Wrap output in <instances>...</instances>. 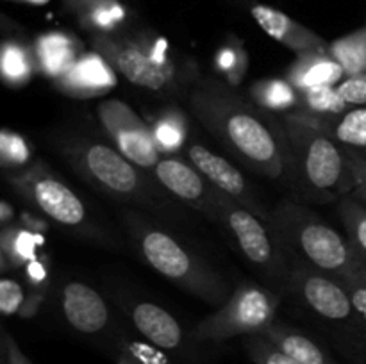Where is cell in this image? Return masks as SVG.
Masks as SVG:
<instances>
[{
	"mask_svg": "<svg viewBox=\"0 0 366 364\" xmlns=\"http://www.w3.org/2000/svg\"><path fill=\"white\" fill-rule=\"evenodd\" d=\"M152 171L161 188L193 209L200 211L209 220H217L214 188L192 163L174 156H164Z\"/></svg>",
	"mask_w": 366,
	"mask_h": 364,
	"instance_id": "cell-13",
	"label": "cell"
},
{
	"mask_svg": "<svg viewBox=\"0 0 366 364\" xmlns=\"http://www.w3.org/2000/svg\"><path fill=\"white\" fill-rule=\"evenodd\" d=\"M338 213L361 278H366V206L352 196H343Z\"/></svg>",
	"mask_w": 366,
	"mask_h": 364,
	"instance_id": "cell-24",
	"label": "cell"
},
{
	"mask_svg": "<svg viewBox=\"0 0 366 364\" xmlns=\"http://www.w3.org/2000/svg\"><path fill=\"white\" fill-rule=\"evenodd\" d=\"M32 46H34L36 66L54 82L64 77L74 68L79 57L84 54L74 36L61 31L45 32V34L38 36Z\"/></svg>",
	"mask_w": 366,
	"mask_h": 364,
	"instance_id": "cell-18",
	"label": "cell"
},
{
	"mask_svg": "<svg viewBox=\"0 0 366 364\" xmlns=\"http://www.w3.org/2000/svg\"><path fill=\"white\" fill-rule=\"evenodd\" d=\"M349 109L350 106L340 96L336 86H317L299 91V109L295 113L311 116H336Z\"/></svg>",
	"mask_w": 366,
	"mask_h": 364,
	"instance_id": "cell-28",
	"label": "cell"
},
{
	"mask_svg": "<svg viewBox=\"0 0 366 364\" xmlns=\"http://www.w3.org/2000/svg\"><path fill=\"white\" fill-rule=\"evenodd\" d=\"M25 293L21 285L13 278L4 277L0 280V313L4 316H14L20 314L21 307L25 303Z\"/></svg>",
	"mask_w": 366,
	"mask_h": 364,
	"instance_id": "cell-34",
	"label": "cell"
},
{
	"mask_svg": "<svg viewBox=\"0 0 366 364\" xmlns=\"http://www.w3.org/2000/svg\"><path fill=\"white\" fill-rule=\"evenodd\" d=\"M214 66L220 74L225 75V81L231 86H236L247 71V54L238 39H231L218 50L214 57Z\"/></svg>",
	"mask_w": 366,
	"mask_h": 364,
	"instance_id": "cell-31",
	"label": "cell"
},
{
	"mask_svg": "<svg viewBox=\"0 0 366 364\" xmlns=\"http://www.w3.org/2000/svg\"><path fill=\"white\" fill-rule=\"evenodd\" d=\"M64 2V7H66L68 11H71V13H81L82 9H84L86 6H89L92 2H95V0H63Z\"/></svg>",
	"mask_w": 366,
	"mask_h": 364,
	"instance_id": "cell-41",
	"label": "cell"
},
{
	"mask_svg": "<svg viewBox=\"0 0 366 364\" xmlns=\"http://www.w3.org/2000/svg\"><path fill=\"white\" fill-rule=\"evenodd\" d=\"M263 335H267L286 353L295 357L300 364H338L332 359L331 353L324 346L318 345L313 338L288 325L275 321L263 332Z\"/></svg>",
	"mask_w": 366,
	"mask_h": 364,
	"instance_id": "cell-21",
	"label": "cell"
},
{
	"mask_svg": "<svg viewBox=\"0 0 366 364\" xmlns=\"http://www.w3.org/2000/svg\"><path fill=\"white\" fill-rule=\"evenodd\" d=\"M64 156L89 184L111 198L138 203H152L156 200L149 178L114 146L86 138L68 143Z\"/></svg>",
	"mask_w": 366,
	"mask_h": 364,
	"instance_id": "cell-6",
	"label": "cell"
},
{
	"mask_svg": "<svg viewBox=\"0 0 366 364\" xmlns=\"http://www.w3.org/2000/svg\"><path fill=\"white\" fill-rule=\"evenodd\" d=\"M186 156H188L189 163L206 177V181L213 188L231 196L232 200L242 203L245 209L252 211L261 220L272 223V213L264 209V206L256 196L245 175L231 161L218 156V153H214L213 150L200 145V143H189L188 148H186Z\"/></svg>",
	"mask_w": 366,
	"mask_h": 364,
	"instance_id": "cell-12",
	"label": "cell"
},
{
	"mask_svg": "<svg viewBox=\"0 0 366 364\" xmlns=\"http://www.w3.org/2000/svg\"><path fill=\"white\" fill-rule=\"evenodd\" d=\"M61 309L68 325L81 334H99L109 323L106 300L86 282L71 280L64 285Z\"/></svg>",
	"mask_w": 366,
	"mask_h": 364,
	"instance_id": "cell-14",
	"label": "cell"
},
{
	"mask_svg": "<svg viewBox=\"0 0 366 364\" xmlns=\"http://www.w3.org/2000/svg\"><path fill=\"white\" fill-rule=\"evenodd\" d=\"M217 220L231 232L238 250L247 263L264 278L268 284L288 285L290 270L288 250L282 245L274 225L261 220L252 211L232 200L214 188Z\"/></svg>",
	"mask_w": 366,
	"mask_h": 364,
	"instance_id": "cell-5",
	"label": "cell"
},
{
	"mask_svg": "<svg viewBox=\"0 0 366 364\" xmlns=\"http://www.w3.org/2000/svg\"><path fill=\"white\" fill-rule=\"evenodd\" d=\"M92 46L129 82L150 91H170L177 86L175 63H159L147 46V36L93 34Z\"/></svg>",
	"mask_w": 366,
	"mask_h": 364,
	"instance_id": "cell-8",
	"label": "cell"
},
{
	"mask_svg": "<svg viewBox=\"0 0 366 364\" xmlns=\"http://www.w3.org/2000/svg\"><path fill=\"white\" fill-rule=\"evenodd\" d=\"M336 89L350 107L366 106V71L365 74L349 75L336 86Z\"/></svg>",
	"mask_w": 366,
	"mask_h": 364,
	"instance_id": "cell-35",
	"label": "cell"
},
{
	"mask_svg": "<svg viewBox=\"0 0 366 364\" xmlns=\"http://www.w3.org/2000/svg\"><path fill=\"white\" fill-rule=\"evenodd\" d=\"M352 168H354V178H356V188L352 191V198L360 200L361 203H366V157L361 153L352 152Z\"/></svg>",
	"mask_w": 366,
	"mask_h": 364,
	"instance_id": "cell-37",
	"label": "cell"
},
{
	"mask_svg": "<svg viewBox=\"0 0 366 364\" xmlns=\"http://www.w3.org/2000/svg\"><path fill=\"white\" fill-rule=\"evenodd\" d=\"M117 364H168L163 350L150 345L149 341L125 339L117 353Z\"/></svg>",
	"mask_w": 366,
	"mask_h": 364,
	"instance_id": "cell-33",
	"label": "cell"
},
{
	"mask_svg": "<svg viewBox=\"0 0 366 364\" xmlns=\"http://www.w3.org/2000/svg\"><path fill=\"white\" fill-rule=\"evenodd\" d=\"M250 100L270 113H295L299 109V91L286 79H263L249 89Z\"/></svg>",
	"mask_w": 366,
	"mask_h": 364,
	"instance_id": "cell-25",
	"label": "cell"
},
{
	"mask_svg": "<svg viewBox=\"0 0 366 364\" xmlns=\"http://www.w3.org/2000/svg\"><path fill=\"white\" fill-rule=\"evenodd\" d=\"M32 148L24 136L11 128L0 132V163L7 175L20 173L31 166Z\"/></svg>",
	"mask_w": 366,
	"mask_h": 364,
	"instance_id": "cell-30",
	"label": "cell"
},
{
	"mask_svg": "<svg viewBox=\"0 0 366 364\" xmlns=\"http://www.w3.org/2000/svg\"><path fill=\"white\" fill-rule=\"evenodd\" d=\"M131 320L136 330L163 352H175L184 343V330L181 323L163 309L152 302H139L131 309Z\"/></svg>",
	"mask_w": 366,
	"mask_h": 364,
	"instance_id": "cell-17",
	"label": "cell"
},
{
	"mask_svg": "<svg viewBox=\"0 0 366 364\" xmlns=\"http://www.w3.org/2000/svg\"><path fill=\"white\" fill-rule=\"evenodd\" d=\"M343 284L349 291L354 309L366 323V278H354V280H345Z\"/></svg>",
	"mask_w": 366,
	"mask_h": 364,
	"instance_id": "cell-38",
	"label": "cell"
},
{
	"mask_svg": "<svg viewBox=\"0 0 366 364\" xmlns=\"http://www.w3.org/2000/svg\"><path fill=\"white\" fill-rule=\"evenodd\" d=\"M99 120L114 148L143 170H154L163 159L152 127L136 114L131 106L118 98L100 102Z\"/></svg>",
	"mask_w": 366,
	"mask_h": 364,
	"instance_id": "cell-11",
	"label": "cell"
},
{
	"mask_svg": "<svg viewBox=\"0 0 366 364\" xmlns=\"http://www.w3.org/2000/svg\"><path fill=\"white\" fill-rule=\"evenodd\" d=\"M243 346L254 364H300L295 357L279 348L274 341H270L263 334L247 335Z\"/></svg>",
	"mask_w": 366,
	"mask_h": 364,
	"instance_id": "cell-32",
	"label": "cell"
},
{
	"mask_svg": "<svg viewBox=\"0 0 366 364\" xmlns=\"http://www.w3.org/2000/svg\"><path fill=\"white\" fill-rule=\"evenodd\" d=\"M41 243V236L21 223H11L2 227L0 236V264L2 270L9 268H25L36 257V248Z\"/></svg>",
	"mask_w": 366,
	"mask_h": 364,
	"instance_id": "cell-22",
	"label": "cell"
},
{
	"mask_svg": "<svg viewBox=\"0 0 366 364\" xmlns=\"http://www.w3.org/2000/svg\"><path fill=\"white\" fill-rule=\"evenodd\" d=\"M345 77L342 64L331 56L329 50H322L297 56L286 70L285 79L297 91H304L317 86H338Z\"/></svg>",
	"mask_w": 366,
	"mask_h": 364,
	"instance_id": "cell-19",
	"label": "cell"
},
{
	"mask_svg": "<svg viewBox=\"0 0 366 364\" xmlns=\"http://www.w3.org/2000/svg\"><path fill=\"white\" fill-rule=\"evenodd\" d=\"M365 27H366V25H365Z\"/></svg>",
	"mask_w": 366,
	"mask_h": 364,
	"instance_id": "cell-44",
	"label": "cell"
},
{
	"mask_svg": "<svg viewBox=\"0 0 366 364\" xmlns=\"http://www.w3.org/2000/svg\"><path fill=\"white\" fill-rule=\"evenodd\" d=\"M252 18L256 24L267 32L270 38L285 45L297 56L306 52H322V50H329V43L325 41L322 36L307 29L306 25L299 24L288 16L282 11L275 9L272 6H264V4H256L250 9Z\"/></svg>",
	"mask_w": 366,
	"mask_h": 364,
	"instance_id": "cell-15",
	"label": "cell"
},
{
	"mask_svg": "<svg viewBox=\"0 0 366 364\" xmlns=\"http://www.w3.org/2000/svg\"><path fill=\"white\" fill-rule=\"evenodd\" d=\"M331 56L342 64L345 75H357L366 71V27L329 43Z\"/></svg>",
	"mask_w": 366,
	"mask_h": 364,
	"instance_id": "cell-29",
	"label": "cell"
},
{
	"mask_svg": "<svg viewBox=\"0 0 366 364\" xmlns=\"http://www.w3.org/2000/svg\"><path fill=\"white\" fill-rule=\"evenodd\" d=\"M127 223L139 253L157 273L209 305L220 307L227 302L231 284L174 234L136 216Z\"/></svg>",
	"mask_w": 366,
	"mask_h": 364,
	"instance_id": "cell-3",
	"label": "cell"
},
{
	"mask_svg": "<svg viewBox=\"0 0 366 364\" xmlns=\"http://www.w3.org/2000/svg\"><path fill=\"white\" fill-rule=\"evenodd\" d=\"M0 348H2V364H32L24 350L20 348L16 339L7 330H2Z\"/></svg>",
	"mask_w": 366,
	"mask_h": 364,
	"instance_id": "cell-36",
	"label": "cell"
},
{
	"mask_svg": "<svg viewBox=\"0 0 366 364\" xmlns=\"http://www.w3.org/2000/svg\"><path fill=\"white\" fill-rule=\"evenodd\" d=\"M50 0H24V4H31V6H45Z\"/></svg>",
	"mask_w": 366,
	"mask_h": 364,
	"instance_id": "cell-42",
	"label": "cell"
},
{
	"mask_svg": "<svg viewBox=\"0 0 366 364\" xmlns=\"http://www.w3.org/2000/svg\"><path fill=\"white\" fill-rule=\"evenodd\" d=\"M272 225L293 259L342 282L361 278L349 239L299 203L286 200L272 213Z\"/></svg>",
	"mask_w": 366,
	"mask_h": 364,
	"instance_id": "cell-4",
	"label": "cell"
},
{
	"mask_svg": "<svg viewBox=\"0 0 366 364\" xmlns=\"http://www.w3.org/2000/svg\"><path fill=\"white\" fill-rule=\"evenodd\" d=\"M193 116L250 170L290 181V145L282 120L245 100L227 81L200 77L188 96Z\"/></svg>",
	"mask_w": 366,
	"mask_h": 364,
	"instance_id": "cell-1",
	"label": "cell"
},
{
	"mask_svg": "<svg viewBox=\"0 0 366 364\" xmlns=\"http://www.w3.org/2000/svg\"><path fill=\"white\" fill-rule=\"evenodd\" d=\"M281 295L256 282H239L227 302L217 307L193 328L195 341H227L232 338L263 334L275 323Z\"/></svg>",
	"mask_w": 366,
	"mask_h": 364,
	"instance_id": "cell-7",
	"label": "cell"
},
{
	"mask_svg": "<svg viewBox=\"0 0 366 364\" xmlns=\"http://www.w3.org/2000/svg\"><path fill=\"white\" fill-rule=\"evenodd\" d=\"M34 68H38L34 46L14 38L4 39L2 54H0V71L7 86L18 88V86L27 84Z\"/></svg>",
	"mask_w": 366,
	"mask_h": 364,
	"instance_id": "cell-23",
	"label": "cell"
},
{
	"mask_svg": "<svg viewBox=\"0 0 366 364\" xmlns=\"http://www.w3.org/2000/svg\"><path fill=\"white\" fill-rule=\"evenodd\" d=\"M14 218H16V214H14L13 206H11L7 200H4V202L0 203V225H2V227H7V225L14 223Z\"/></svg>",
	"mask_w": 366,
	"mask_h": 364,
	"instance_id": "cell-40",
	"label": "cell"
},
{
	"mask_svg": "<svg viewBox=\"0 0 366 364\" xmlns=\"http://www.w3.org/2000/svg\"><path fill=\"white\" fill-rule=\"evenodd\" d=\"M7 178L13 189L56 223L68 228L88 225V209L84 202L39 161L20 173L7 175Z\"/></svg>",
	"mask_w": 366,
	"mask_h": 364,
	"instance_id": "cell-9",
	"label": "cell"
},
{
	"mask_svg": "<svg viewBox=\"0 0 366 364\" xmlns=\"http://www.w3.org/2000/svg\"><path fill=\"white\" fill-rule=\"evenodd\" d=\"M9 2H16V4H24V0H9Z\"/></svg>",
	"mask_w": 366,
	"mask_h": 364,
	"instance_id": "cell-43",
	"label": "cell"
},
{
	"mask_svg": "<svg viewBox=\"0 0 366 364\" xmlns=\"http://www.w3.org/2000/svg\"><path fill=\"white\" fill-rule=\"evenodd\" d=\"M281 120L290 145L288 184L315 202L352 195L356 178L350 150L315 127L304 114L286 113Z\"/></svg>",
	"mask_w": 366,
	"mask_h": 364,
	"instance_id": "cell-2",
	"label": "cell"
},
{
	"mask_svg": "<svg viewBox=\"0 0 366 364\" xmlns=\"http://www.w3.org/2000/svg\"><path fill=\"white\" fill-rule=\"evenodd\" d=\"M114 68L99 52H84L56 88L71 98H93L107 95L117 86Z\"/></svg>",
	"mask_w": 366,
	"mask_h": 364,
	"instance_id": "cell-16",
	"label": "cell"
},
{
	"mask_svg": "<svg viewBox=\"0 0 366 364\" xmlns=\"http://www.w3.org/2000/svg\"><path fill=\"white\" fill-rule=\"evenodd\" d=\"M25 271H27V278L32 284L43 288V284L46 282V266L43 264L41 259H34L31 264H27Z\"/></svg>",
	"mask_w": 366,
	"mask_h": 364,
	"instance_id": "cell-39",
	"label": "cell"
},
{
	"mask_svg": "<svg viewBox=\"0 0 366 364\" xmlns=\"http://www.w3.org/2000/svg\"><path fill=\"white\" fill-rule=\"evenodd\" d=\"M161 153H177L186 146L188 139V120L177 107L161 111L159 116L150 125Z\"/></svg>",
	"mask_w": 366,
	"mask_h": 364,
	"instance_id": "cell-27",
	"label": "cell"
},
{
	"mask_svg": "<svg viewBox=\"0 0 366 364\" xmlns=\"http://www.w3.org/2000/svg\"><path fill=\"white\" fill-rule=\"evenodd\" d=\"M288 291L293 293L311 313L331 323L366 325L356 313L345 284L310 264L293 259Z\"/></svg>",
	"mask_w": 366,
	"mask_h": 364,
	"instance_id": "cell-10",
	"label": "cell"
},
{
	"mask_svg": "<svg viewBox=\"0 0 366 364\" xmlns=\"http://www.w3.org/2000/svg\"><path fill=\"white\" fill-rule=\"evenodd\" d=\"M304 116L347 150H366V106L350 107L347 113L336 116Z\"/></svg>",
	"mask_w": 366,
	"mask_h": 364,
	"instance_id": "cell-20",
	"label": "cell"
},
{
	"mask_svg": "<svg viewBox=\"0 0 366 364\" xmlns=\"http://www.w3.org/2000/svg\"><path fill=\"white\" fill-rule=\"evenodd\" d=\"M77 18L93 34H114L127 20V7L120 0H95L77 13Z\"/></svg>",
	"mask_w": 366,
	"mask_h": 364,
	"instance_id": "cell-26",
	"label": "cell"
}]
</instances>
